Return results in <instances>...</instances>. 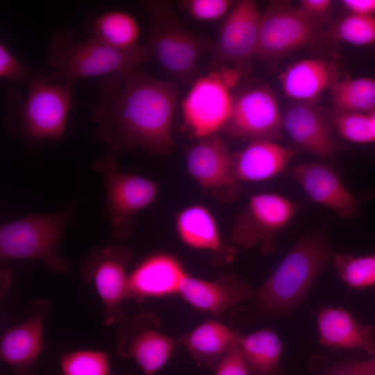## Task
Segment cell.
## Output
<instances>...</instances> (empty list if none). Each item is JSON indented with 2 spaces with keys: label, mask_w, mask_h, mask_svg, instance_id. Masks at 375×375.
I'll list each match as a JSON object with an SVG mask.
<instances>
[{
  "label": "cell",
  "mask_w": 375,
  "mask_h": 375,
  "mask_svg": "<svg viewBox=\"0 0 375 375\" xmlns=\"http://www.w3.org/2000/svg\"><path fill=\"white\" fill-rule=\"evenodd\" d=\"M92 119L97 138L112 152L140 147L156 155L169 151L177 89L131 68L100 77Z\"/></svg>",
  "instance_id": "1"
},
{
  "label": "cell",
  "mask_w": 375,
  "mask_h": 375,
  "mask_svg": "<svg viewBox=\"0 0 375 375\" xmlns=\"http://www.w3.org/2000/svg\"><path fill=\"white\" fill-rule=\"evenodd\" d=\"M149 58L146 46L119 49L92 35L78 41L71 30L62 28L53 32L47 47V62L51 71L47 78L52 83L73 86L80 79L135 68Z\"/></svg>",
  "instance_id": "2"
},
{
  "label": "cell",
  "mask_w": 375,
  "mask_h": 375,
  "mask_svg": "<svg viewBox=\"0 0 375 375\" xmlns=\"http://www.w3.org/2000/svg\"><path fill=\"white\" fill-rule=\"evenodd\" d=\"M330 256L329 244L323 231L301 238L253 294L257 308L268 315L294 308L303 298Z\"/></svg>",
  "instance_id": "3"
},
{
  "label": "cell",
  "mask_w": 375,
  "mask_h": 375,
  "mask_svg": "<svg viewBox=\"0 0 375 375\" xmlns=\"http://www.w3.org/2000/svg\"><path fill=\"white\" fill-rule=\"evenodd\" d=\"M140 3L150 21L151 31L145 45L149 58L181 83L191 85L199 76V60L204 53H210L213 41L183 26L169 1L145 0Z\"/></svg>",
  "instance_id": "4"
},
{
  "label": "cell",
  "mask_w": 375,
  "mask_h": 375,
  "mask_svg": "<svg viewBox=\"0 0 375 375\" xmlns=\"http://www.w3.org/2000/svg\"><path fill=\"white\" fill-rule=\"evenodd\" d=\"M24 97L7 92L8 126L33 142L59 140L66 129L72 85L52 83L42 74H33Z\"/></svg>",
  "instance_id": "5"
},
{
  "label": "cell",
  "mask_w": 375,
  "mask_h": 375,
  "mask_svg": "<svg viewBox=\"0 0 375 375\" xmlns=\"http://www.w3.org/2000/svg\"><path fill=\"white\" fill-rule=\"evenodd\" d=\"M77 201L49 214H31L3 224L0 228V259L36 260L53 273L68 270L65 260L57 252L62 235L71 219Z\"/></svg>",
  "instance_id": "6"
},
{
  "label": "cell",
  "mask_w": 375,
  "mask_h": 375,
  "mask_svg": "<svg viewBox=\"0 0 375 375\" xmlns=\"http://www.w3.org/2000/svg\"><path fill=\"white\" fill-rule=\"evenodd\" d=\"M92 167L103 176L112 234L117 240H125L133 232V217L154 201L160 184L120 171L110 153L94 160Z\"/></svg>",
  "instance_id": "7"
},
{
  "label": "cell",
  "mask_w": 375,
  "mask_h": 375,
  "mask_svg": "<svg viewBox=\"0 0 375 375\" xmlns=\"http://www.w3.org/2000/svg\"><path fill=\"white\" fill-rule=\"evenodd\" d=\"M133 256L124 246L108 244L92 249L81 265V278L94 285L102 302L107 326L119 324L125 318L120 307L128 299L126 267Z\"/></svg>",
  "instance_id": "8"
},
{
  "label": "cell",
  "mask_w": 375,
  "mask_h": 375,
  "mask_svg": "<svg viewBox=\"0 0 375 375\" xmlns=\"http://www.w3.org/2000/svg\"><path fill=\"white\" fill-rule=\"evenodd\" d=\"M299 207V203L278 194H253L235 219L233 242L245 248L259 244L263 253H272L276 236L291 221Z\"/></svg>",
  "instance_id": "9"
},
{
  "label": "cell",
  "mask_w": 375,
  "mask_h": 375,
  "mask_svg": "<svg viewBox=\"0 0 375 375\" xmlns=\"http://www.w3.org/2000/svg\"><path fill=\"white\" fill-rule=\"evenodd\" d=\"M320 24L298 7L273 1L261 15L257 56L266 60L278 58L317 40Z\"/></svg>",
  "instance_id": "10"
},
{
  "label": "cell",
  "mask_w": 375,
  "mask_h": 375,
  "mask_svg": "<svg viewBox=\"0 0 375 375\" xmlns=\"http://www.w3.org/2000/svg\"><path fill=\"white\" fill-rule=\"evenodd\" d=\"M261 14L252 0L235 1L219 27L210 51V66L215 70L231 64L242 72L257 56Z\"/></svg>",
  "instance_id": "11"
},
{
  "label": "cell",
  "mask_w": 375,
  "mask_h": 375,
  "mask_svg": "<svg viewBox=\"0 0 375 375\" xmlns=\"http://www.w3.org/2000/svg\"><path fill=\"white\" fill-rule=\"evenodd\" d=\"M118 353L132 358L144 375H154L169 361L178 339L160 331V322L152 313L133 315L119 324Z\"/></svg>",
  "instance_id": "12"
},
{
  "label": "cell",
  "mask_w": 375,
  "mask_h": 375,
  "mask_svg": "<svg viewBox=\"0 0 375 375\" xmlns=\"http://www.w3.org/2000/svg\"><path fill=\"white\" fill-rule=\"evenodd\" d=\"M233 99L231 89L212 70L191 84L182 103L183 122L198 139L218 134L230 119Z\"/></svg>",
  "instance_id": "13"
},
{
  "label": "cell",
  "mask_w": 375,
  "mask_h": 375,
  "mask_svg": "<svg viewBox=\"0 0 375 375\" xmlns=\"http://www.w3.org/2000/svg\"><path fill=\"white\" fill-rule=\"evenodd\" d=\"M185 160L188 174L203 190L224 202L237 198L239 185L232 154L218 134L198 139L187 149Z\"/></svg>",
  "instance_id": "14"
},
{
  "label": "cell",
  "mask_w": 375,
  "mask_h": 375,
  "mask_svg": "<svg viewBox=\"0 0 375 375\" xmlns=\"http://www.w3.org/2000/svg\"><path fill=\"white\" fill-rule=\"evenodd\" d=\"M50 308L47 299L30 300L25 319L3 333L0 357L10 367L11 375H39L36 363L43 350L44 323Z\"/></svg>",
  "instance_id": "15"
},
{
  "label": "cell",
  "mask_w": 375,
  "mask_h": 375,
  "mask_svg": "<svg viewBox=\"0 0 375 375\" xmlns=\"http://www.w3.org/2000/svg\"><path fill=\"white\" fill-rule=\"evenodd\" d=\"M283 128L277 100L265 87L240 92L233 99L230 119L224 130L234 138L276 141Z\"/></svg>",
  "instance_id": "16"
},
{
  "label": "cell",
  "mask_w": 375,
  "mask_h": 375,
  "mask_svg": "<svg viewBox=\"0 0 375 375\" xmlns=\"http://www.w3.org/2000/svg\"><path fill=\"white\" fill-rule=\"evenodd\" d=\"M291 175L314 202L342 218L357 214L358 201L331 167L318 162L299 164L292 170Z\"/></svg>",
  "instance_id": "17"
},
{
  "label": "cell",
  "mask_w": 375,
  "mask_h": 375,
  "mask_svg": "<svg viewBox=\"0 0 375 375\" xmlns=\"http://www.w3.org/2000/svg\"><path fill=\"white\" fill-rule=\"evenodd\" d=\"M183 265L166 253L152 254L128 275V299L141 302L151 298L178 294L187 276Z\"/></svg>",
  "instance_id": "18"
},
{
  "label": "cell",
  "mask_w": 375,
  "mask_h": 375,
  "mask_svg": "<svg viewBox=\"0 0 375 375\" xmlns=\"http://www.w3.org/2000/svg\"><path fill=\"white\" fill-rule=\"evenodd\" d=\"M178 294L197 310L218 316L251 296L253 291L240 278L231 274H224L215 281L187 274Z\"/></svg>",
  "instance_id": "19"
},
{
  "label": "cell",
  "mask_w": 375,
  "mask_h": 375,
  "mask_svg": "<svg viewBox=\"0 0 375 375\" xmlns=\"http://www.w3.org/2000/svg\"><path fill=\"white\" fill-rule=\"evenodd\" d=\"M175 228L184 244L211 253L216 262H228L233 258L235 251L224 243L215 217L205 206L193 204L178 212Z\"/></svg>",
  "instance_id": "20"
},
{
  "label": "cell",
  "mask_w": 375,
  "mask_h": 375,
  "mask_svg": "<svg viewBox=\"0 0 375 375\" xmlns=\"http://www.w3.org/2000/svg\"><path fill=\"white\" fill-rule=\"evenodd\" d=\"M283 127L302 149L323 159H331L338 149L331 131L321 114L307 103L294 104L282 117Z\"/></svg>",
  "instance_id": "21"
},
{
  "label": "cell",
  "mask_w": 375,
  "mask_h": 375,
  "mask_svg": "<svg viewBox=\"0 0 375 375\" xmlns=\"http://www.w3.org/2000/svg\"><path fill=\"white\" fill-rule=\"evenodd\" d=\"M297 151L276 141L252 140L243 149L232 153L237 181L260 182L283 172Z\"/></svg>",
  "instance_id": "22"
},
{
  "label": "cell",
  "mask_w": 375,
  "mask_h": 375,
  "mask_svg": "<svg viewBox=\"0 0 375 375\" xmlns=\"http://www.w3.org/2000/svg\"><path fill=\"white\" fill-rule=\"evenodd\" d=\"M320 342L334 349L362 350L375 355L371 326L359 323L340 308H326L317 315Z\"/></svg>",
  "instance_id": "23"
},
{
  "label": "cell",
  "mask_w": 375,
  "mask_h": 375,
  "mask_svg": "<svg viewBox=\"0 0 375 375\" xmlns=\"http://www.w3.org/2000/svg\"><path fill=\"white\" fill-rule=\"evenodd\" d=\"M240 333L215 319H208L178 338L199 367L214 369L238 342Z\"/></svg>",
  "instance_id": "24"
},
{
  "label": "cell",
  "mask_w": 375,
  "mask_h": 375,
  "mask_svg": "<svg viewBox=\"0 0 375 375\" xmlns=\"http://www.w3.org/2000/svg\"><path fill=\"white\" fill-rule=\"evenodd\" d=\"M284 94L298 101L311 100L336 81L332 64L320 59H303L289 65L281 74Z\"/></svg>",
  "instance_id": "25"
},
{
  "label": "cell",
  "mask_w": 375,
  "mask_h": 375,
  "mask_svg": "<svg viewBox=\"0 0 375 375\" xmlns=\"http://www.w3.org/2000/svg\"><path fill=\"white\" fill-rule=\"evenodd\" d=\"M238 345L251 375H274L282 352L278 336L270 328L240 335Z\"/></svg>",
  "instance_id": "26"
},
{
  "label": "cell",
  "mask_w": 375,
  "mask_h": 375,
  "mask_svg": "<svg viewBox=\"0 0 375 375\" xmlns=\"http://www.w3.org/2000/svg\"><path fill=\"white\" fill-rule=\"evenodd\" d=\"M91 35L119 49L139 45V25L130 14L122 10L108 11L94 18L90 24Z\"/></svg>",
  "instance_id": "27"
},
{
  "label": "cell",
  "mask_w": 375,
  "mask_h": 375,
  "mask_svg": "<svg viewBox=\"0 0 375 375\" xmlns=\"http://www.w3.org/2000/svg\"><path fill=\"white\" fill-rule=\"evenodd\" d=\"M332 103L338 112H371L375 109V78H346L330 88Z\"/></svg>",
  "instance_id": "28"
},
{
  "label": "cell",
  "mask_w": 375,
  "mask_h": 375,
  "mask_svg": "<svg viewBox=\"0 0 375 375\" xmlns=\"http://www.w3.org/2000/svg\"><path fill=\"white\" fill-rule=\"evenodd\" d=\"M61 375H113L109 355L102 351L79 349L60 358Z\"/></svg>",
  "instance_id": "29"
},
{
  "label": "cell",
  "mask_w": 375,
  "mask_h": 375,
  "mask_svg": "<svg viewBox=\"0 0 375 375\" xmlns=\"http://www.w3.org/2000/svg\"><path fill=\"white\" fill-rule=\"evenodd\" d=\"M334 265L351 288H364L375 285V254L353 257L339 253L334 258Z\"/></svg>",
  "instance_id": "30"
},
{
  "label": "cell",
  "mask_w": 375,
  "mask_h": 375,
  "mask_svg": "<svg viewBox=\"0 0 375 375\" xmlns=\"http://www.w3.org/2000/svg\"><path fill=\"white\" fill-rule=\"evenodd\" d=\"M332 32L338 40L353 45L375 47V15L349 14L338 22Z\"/></svg>",
  "instance_id": "31"
},
{
  "label": "cell",
  "mask_w": 375,
  "mask_h": 375,
  "mask_svg": "<svg viewBox=\"0 0 375 375\" xmlns=\"http://www.w3.org/2000/svg\"><path fill=\"white\" fill-rule=\"evenodd\" d=\"M333 126L338 134L347 141L358 144L375 142L369 113L338 111Z\"/></svg>",
  "instance_id": "32"
},
{
  "label": "cell",
  "mask_w": 375,
  "mask_h": 375,
  "mask_svg": "<svg viewBox=\"0 0 375 375\" xmlns=\"http://www.w3.org/2000/svg\"><path fill=\"white\" fill-rule=\"evenodd\" d=\"M234 3L231 0H184L178 3L191 17L207 22L224 18Z\"/></svg>",
  "instance_id": "33"
},
{
  "label": "cell",
  "mask_w": 375,
  "mask_h": 375,
  "mask_svg": "<svg viewBox=\"0 0 375 375\" xmlns=\"http://www.w3.org/2000/svg\"><path fill=\"white\" fill-rule=\"evenodd\" d=\"M34 74L22 63L2 43H0V77L12 81H26Z\"/></svg>",
  "instance_id": "34"
},
{
  "label": "cell",
  "mask_w": 375,
  "mask_h": 375,
  "mask_svg": "<svg viewBox=\"0 0 375 375\" xmlns=\"http://www.w3.org/2000/svg\"><path fill=\"white\" fill-rule=\"evenodd\" d=\"M213 370L215 375H250L238 342L222 357Z\"/></svg>",
  "instance_id": "35"
},
{
  "label": "cell",
  "mask_w": 375,
  "mask_h": 375,
  "mask_svg": "<svg viewBox=\"0 0 375 375\" xmlns=\"http://www.w3.org/2000/svg\"><path fill=\"white\" fill-rule=\"evenodd\" d=\"M332 5L330 0H302L299 8L310 18L318 21L326 15Z\"/></svg>",
  "instance_id": "36"
},
{
  "label": "cell",
  "mask_w": 375,
  "mask_h": 375,
  "mask_svg": "<svg viewBox=\"0 0 375 375\" xmlns=\"http://www.w3.org/2000/svg\"><path fill=\"white\" fill-rule=\"evenodd\" d=\"M342 3L350 11V14L375 15V0H344Z\"/></svg>",
  "instance_id": "37"
},
{
  "label": "cell",
  "mask_w": 375,
  "mask_h": 375,
  "mask_svg": "<svg viewBox=\"0 0 375 375\" xmlns=\"http://www.w3.org/2000/svg\"><path fill=\"white\" fill-rule=\"evenodd\" d=\"M329 375H361L356 362H349L334 369Z\"/></svg>",
  "instance_id": "38"
},
{
  "label": "cell",
  "mask_w": 375,
  "mask_h": 375,
  "mask_svg": "<svg viewBox=\"0 0 375 375\" xmlns=\"http://www.w3.org/2000/svg\"><path fill=\"white\" fill-rule=\"evenodd\" d=\"M361 375H375V355L368 360L356 362Z\"/></svg>",
  "instance_id": "39"
},
{
  "label": "cell",
  "mask_w": 375,
  "mask_h": 375,
  "mask_svg": "<svg viewBox=\"0 0 375 375\" xmlns=\"http://www.w3.org/2000/svg\"><path fill=\"white\" fill-rule=\"evenodd\" d=\"M369 115H370L372 120L374 136H375V109L373 110L372 111L369 112Z\"/></svg>",
  "instance_id": "40"
}]
</instances>
